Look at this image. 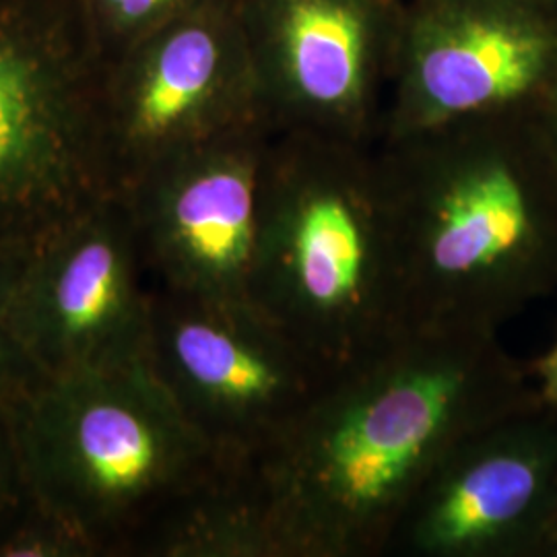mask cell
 Returning a JSON list of instances; mask_svg holds the SVG:
<instances>
[{"mask_svg":"<svg viewBox=\"0 0 557 557\" xmlns=\"http://www.w3.org/2000/svg\"><path fill=\"white\" fill-rule=\"evenodd\" d=\"M496 333L407 326L331 374L294 425L242 469L273 557L386 556L458 444L537 405Z\"/></svg>","mask_w":557,"mask_h":557,"instance_id":"cell-1","label":"cell"},{"mask_svg":"<svg viewBox=\"0 0 557 557\" xmlns=\"http://www.w3.org/2000/svg\"><path fill=\"white\" fill-rule=\"evenodd\" d=\"M380 172L407 326L496 333L557 273V225L475 122L398 139Z\"/></svg>","mask_w":557,"mask_h":557,"instance_id":"cell-2","label":"cell"},{"mask_svg":"<svg viewBox=\"0 0 557 557\" xmlns=\"http://www.w3.org/2000/svg\"><path fill=\"white\" fill-rule=\"evenodd\" d=\"M13 409L36 504L98 557H139L165 518L227 471L145 361L46 376Z\"/></svg>","mask_w":557,"mask_h":557,"instance_id":"cell-3","label":"cell"},{"mask_svg":"<svg viewBox=\"0 0 557 557\" xmlns=\"http://www.w3.org/2000/svg\"><path fill=\"white\" fill-rule=\"evenodd\" d=\"M250 299L331 372L407 329L382 176L351 143L267 156Z\"/></svg>","mask_w":557,"mask_h":557,"instance_id":"cell-4","label":"cell"},{"mask_svg":"<svg viewBox=\"0 0 557 557\" xmlns=\"http://www.w3.org/2000/svg\"><path fill=\"white\" fill-rule=\"evenodd\" d=\"M145 363L232 471L267 453L333 374L252 301L158 287Z\"/></svg>","mask_w":557,"mask_h":557,"instance_id":"cell-5","label":"cell"},{"mask_svg":"<svg viewBox=\"0 0 557 557\" xmlns=\"http://www.w3.org/2000/svg\"><path fill=\"white\" fill-rule=\"evenodd\" d=\"M153 285L124 195L108 193L34 242L17 331L46 376L145 361Z\"/></svg>","mask_w":557,"mask_h":557,"instance_id":"cell-6","label":"cell"},{"mask_svg":"<svg viewBox=\"0 0 557 557\" xmlns=\"http://www.w3.org/2000/svg\"><path fill=\"white\" fill-rule=\"evenodd\" d=\"M543 403L492 421L440 462L388 554L508 557L557 549V419Z\"/></svg>","mask_w":557,"mask_h":557,"instance_id":"cell-7","label":"cell"},{"mask_svg":"<svg viewBox=\"0 0 557 557\" xmlns=\"http://www.w3.org/2000/svg\"><path fill=\"white\" fill-rule=\"evenodd\" d=\"M267 156L250 124L163 161L120 193L131 205L153 287L252 301Z\"/></svg>","mask_w":557,"mask_h":557,"instance_id":"cell-8","label":"cell"},{"mask_svg":"<svg viewBox=\"0 0 557 557\" xmlns=\"http://www.w3.org/2000/svg\"><path fill=\"white\" fill-rule=\"evenodd\" d=\"M108 193L98 87L0 34V246L38 242Z\"/></svg>","mask_w":557,"mask_h":557,"instance_id":"cell-9","label":"cell"},{"mask_svg":"<svg viewBox=\"0 0 557 557\" xmlns=\"http://www.w3.org/2000/svg\"><path fill=\"white\" fill-rule=\"evenodd\" d=\"M549 64L529 21L467 4L444 7L413 36L393 116L397 139L487 120L524 100Z\"/></svg>","mask_w":557,"mask_h":557,"instance_id":"cell-10","label":"cell"},{"mask_svg":"<svg viewBox=\"0 0 557 557\" xmlns=\"http://www.w3.org/2000/svg\"><path fill=\"white\" fill-rule=\"evenodd\" d=\"M275 100L299 135L356 143L370 108L368 21L354 0H285Z\"/></svg>","mask_w":557,"mask_h":557,"instance_id":"cell-11","label":"cell"},{"mask_svg":"<svg viewBox=\"0 0 557 557\" xmlns=\"http://www.w3.org/2000/svg\"><path fill=\"white\" fill-rule=\"evenodd\" d=\"M32 246H0V398L7 400H17L46 379L17 331L21 277Z\"/></svg>","mask_w":557,"mask_h":557,"instance_id":"cell-12","label":"cell"},{"mask_svg":"<svg viewBox=\"0 0 557 557\" xmlns=\"http://www.w3.org/2000/svg\"><path fill=\"white\" fill-rule=\"evenodd\" d=\"M34 508L13 400L0 398V543Z\"/></svg>","mask_w":557,"mask_h":557,"instance_id":"cell-13","label":"cell"},{"mask_svg":"<svg viewBox=\"0 0 557 557\" xmlns=\"http://www.w3.org/2000/svg\"><path fill=\"white\" fill-rule=\"evenodd\" d=\"M0 557H98L94 547L40 506L2 539Z\"/></svg>","mask_w":557,"mask_h":557,"instance_id":"cell-14","label":"cell"},{"mask_svg":"<svg viewBox=\"0 0 557 557\" xmlns=\"http://www.w3.org/2000/svg\"><path fill=\"white\" fill-rule=\"evenodd\" d=\"M539 400L557 409V343L535 363Z\"/></svg>","mask_w":557,"mask_h":557,"instance_id":"cell-15","label":"cell"},{"mask_svg":"<svg viewBox=\"0 0 557 557\" xmlns=\"http://www.w3.org/2000/svg\"><path fill=\"white\" fill-rule=\"evenodd\" d=\"M124 21H143L161 13L174 0H103Z\"/></svg>","mask_w":557,"mask_h":557,"instance_id":"cell-16","label":"cell"}]
</instances>
